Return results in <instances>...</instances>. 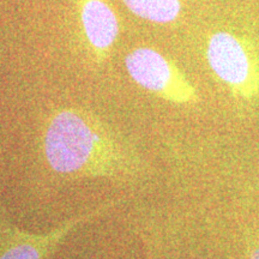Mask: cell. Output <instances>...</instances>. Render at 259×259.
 Listing matches in <instances>:
<instances>
[{"mask_svg": "<svg viewBox=\"0 0 259 259\" xmlns=\"http://www.w3.org/2000/svg\"><path fill=\"white\" fill-rule=\"evenodd\" d=\"M138 18L156 24L176 22L183 12V0H122Z\"/></svg>", "mask_w": 259, "mask_h": 259, "instance_id": "obj_6", "label": "cell"}, {"mask_svg": "<svg viewBox=\"0 0 259 259\" xmlns=\"http://www.w3.org/2000/svg\"><path fill=\"white\" fill-rule=\"evenodd\" d=\"M210 69L236 99L251 102L259 99V52L245 35L220 30L206 41Z\"/></svg>", "mask_w": 259, "mask_h": 259, "instance_id": "obj_2", "label": "cell"}, {"mask_svg": "<svg viewBox=\"0 0 259 259\" xmlns=\"http://www.w3.org/2000/svg\"><path fill=\"white\" fill-rule=\"evenodd\" d=\"M84 36L100 63L108 58L119 35V21L107 0H77Z\"/></svg>", "mask_w": 259, "mask_h": 259, "instance_id": "obj_5", "label": "cell"}, {"mask_svg": "<svg viewBox=\"0 0 259 259\" xmlns=\"http://www.w3.org/2000/svg\"><path fill=\"white\" fill-rule=\"evenodd\" d=\"M126 70L139 87L174 105H193L198 93L179 67L154 48L139 47L125 59Z\"/></svg>", "mask_w": 259, "mask_h": 259, "instance_id": "obj_3", "label": "cell"}, {"mask_svg": "<svg viewBox=\"0 0 259 259\" xmlns=\"http://www.w3.org/2000/svg\"><path fill=\"white\" fill-rule=\"evenodd\" d=\"M120 202L122 199L108 200L41 234L22 231L8 220H0V259H48L71 232L103 215Z\"/></svg>", "mask_w": 259, "mask_h": 259, "instance_id": "obj_4", "label": "cell"}, {"mask_svg": "<svg viewBox=\"0 0 259 259\" xmlns=\"http://www.w3.org/2000/svg\"><path fill=\"white\" fill-rule=\"evenodd\" d=\"M50 167L59 174L131 181L141 160L124 138L92 113L61 108L47 120L42 138Z\"/></svg>", "mask_w": 259, "mask_h": 259, "instance_id": "obj_1", "label": "cell"}, {"mask_svg": "<svg viewBox=\"0 0 259 259\" xmlns=\"http://www.w3.org/2000/svg\"><path fill=\"white\" fill-rule=\"evenodd\" d=\"M252 259H259V251L255 252V254L253 255V258H252Z\"/></svg>", "mask_w": 259, "mask_h": 259, "instance_id": "obj_7", "label": "cell"}]
</instances>
